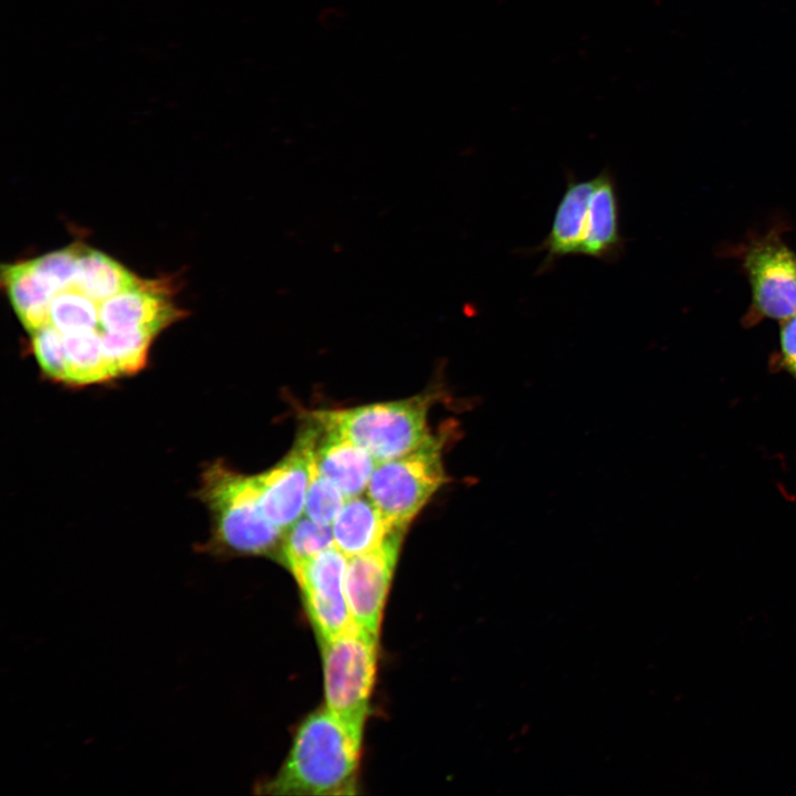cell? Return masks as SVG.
I'll use <instances>...</instances> for the list:
<instances>
[{
  "instance_id": "cell-1",
  "label": "cell",
  "mask_w": 796,
  "mask_h": 796,
  "mask_svg": "<svg viewBox=\"0 0 796 796\" xmlns=\"http://www.w3.org/2000/svg\"><path fill=\"white\" fill-rule=\"evenodd\" d=\"M363 731L327 708L308 715L275 777L262 786L275 795L352 794L358 769Z\"/></svg>"
},
{
  "instance_id": "cell-2",
  "label": "cell",
  "mask_w": 796,
  "mask_h": 796,
  "mask_svg": "<svg viewBox=\"0 0 796 796\" xmlns=\"http://www.w3.org/2000/svg\"><path fill=\"white\" fill-rule=\"evenodd\" d=\"M198 495L212 522L202 551L217 556H255L280 548L284 531L264 515L253 475L216 461L203 471Z\"/></svg>"
},
{
  "instance_id": "cell-3",
  "label": "cell",
  "mask_w": 796,
  "mask_h": 796,
  "mask_svg": "<svg viewBox=\"0 0 796 796\" xmlns=\"http://www.w3.org/2000/svg\"><path fill=\"white\" fill-rule=\"evenodd\" d=\"M431 400V395L423 394L313 415L366 450L378 463L412 451L430 436L427 418Z\"/></svg>"
},
{
  "instance_id": "cell-4",
  "label": "cell",
  "mask_w": 796,
  "mask_h": 796,
  "mask_svg": "<svg viewBox=\"0 0 796 796\" xmlns=\"http://www.w3.org/2000/svg\"><path fill=\"white\" fill-rule=\"evenodd\" d=\"M444 432L430 434L419 447L378 462L367 485V496L395 524L407 528L431 496L447 481L442 450Z\"/></svg>"
},
{
  "instance_id": "cell-5",
  "label": "cell",
  "mask_w": 796,
  "mask_h": 796,
  "mask_svg": "<svg viewBox=\"0 0 796 796\" xmlns=\"http://www.w3.org/2000/svg\"><path fill=\"white\" fill-rule=\"evenodd\" d=\"M321 645L326 708L363 731L377 668L378 636L352 621Z\"/></svg>"
},
{
  "instance_id": "cell-6",
  "label": "cell",
  "mask_w": 796,
  "mask_h": 796,
  "mask_svg": "<svg viewBox=\"0 0 796 796\" xmlns=\"http://www.w3.org/2000/svg\"><path fill=\"white\" fill-rule=\"evenodd\" d=\"M742 259L752 292L744 325L753 326L763 318L782 322L795 315L796 254L778 231L751 240L743 249Z\"/></svg>"
},
{
  "instance_id": "cell-7",
  "label": "cell",
  "mask_w": 796,
  "mask_h": 796,
  "mask_svg": "<svg viewBox=\"0 0 796 796\" xmlns=\"http://www.w3.org/2000/svg\"><path fill=\"white\" fill-rule=\"evenodd\" d=\"M346 557L333 546L291 569L321 643L353 621L345 594Z\"/></svg>"
},
{
  "instance_id": "cell-8",
  "label": "cell",
  "mask_w": 796,
  "mask_h": 796,
  "mask_svg": "<svg viewBox=\"0 0 796 796\" xmlns=\"http://www.w3.org/2000/svg\"><path fill=\"white\" fill-rule=\"evenodd\" d=\"M315 436L316 426L308 415L287 455L253 475L264 515L282 531L292 526L304 511Z\"/></svg>"
},
{
  "instance_id": "cell-9",
  "label": "cell",
  "mask_w": 796,
  "mask_h": 796,
  "mask_svg": "<svg viewBox=\"0 0 796 796\" xmlns=\"http://www.w3.org/2000/svg\"><path fill=\"white\" fill-rule=\"evenodd\" d=\"M404 534L397 533L379 548L347 562L345 594L352 620L377 636Z\"/></svg>"
},
{
  "instance_id": "cell-10",
  "label": "cell",
  "mask_w": 796,
  "mask_h": 796,
  "mask_svg": "<svg viewBox=\"0 0 796 796\" xmlns=\"http://www.w3.org/2000/svg\"><path fill=\"white\" fill-rule=\"evenodd\" d=\"M311 417L316 426L312 452L315 468L346 499L360 495L367 489L377 461L346 436L323 425L313 413Z\"/></svg>"
},
{
  "instance_id": "cell-11",
  "label": "cell",
  "mask_w": 796,
  "mask_h": 796,
  "mask_svg": "<svg viewBox=\"0 0 796 796\" xmlns=\"http://www.w3.org/2000/svg\"><path fill=\"white\" fill-rule=\"evenodd\" d=\"M178 317V310L158 282L142 281L100 303L102 332H160Z\"/></svg>"
},
{
  "instance_id": "cell-12",
  "label": "cell",
  "mask_w": 796,
  "mask_h": 796,
  "mask_svg": "<svg viewBox=\"0 0 796 796\" xmlns=\"http://www.w3.org/2000/svg\"><path fill=\"white\" fill-rule=\"evenodd\" d=\"M566 177V188L556 207L547 235L540 245L528 250L530 253L546 252L536 274L549 271L562 258L580 254L594 178L580 180L572 171H568Z\"/></svg>"
},
{
  "instance_id": "cell-13",
  "label": "cell",
  "mask_w": 796,
  "mask_h": 796,
  "mask_svg": "<svg viewBox=\"0 0 796 796\" xmlns=\"http://www.w3.org/2000/svg\"><path fill=\"white\" fill-rule=\"evenodd\" d=\"M627 240L620 232V201L615 175L604 168L594 177L580 254L607 263L625 252Z\"/></svg>"
},
{
  "instance_id": "cell-14",
  "label": "cell",
  "mask_w": 796,
  "mask_h": 796,
  "mask_svg": "<svg viewBox=\"0 0 796 796\" xmlns=\"http://www.w3.org/2000/svg\"><path fill=\"white\" fill-rule=\"evenodd\" d=\"M335 546L347 557L379 548L389 537L406 528L390 521L368 496L346 500L332 523Z\"/></svg>"
},
{
  "instance_id": "cell-15",
  "label": "cell",
  "mask_w": 796,
  "mask_h": 796,
  "mask_svg": "<svg viewBox=\"0 0 796 796\" xmlns=\"http://www.w3.org/2000/svg\"><path fill=\"white\" fill-rule=\"evenodd\" d=\"M1 280L18 318L30 334L48 325V307L54 291L30 261L2 265Z\"/></svg>"
},
{
  "instance_id": "cell-16",
  "label": "cell",
  "mask_w": 796,
  "mask_h": 796,
  "mask_svg": "<svg viewBox=\"0 0 796 796\" xmlns=\"http://www.w3.org/2000/svg\"><path fill=\"white\" fill-rule=\"evenodd\" d=\"M142 281L111 256L81 244L76 272L70 283L102 303Z\"/></svg>"
},
{
  "instance_id": "cell-17",
  "label": "cell",
  "mask_w": 796,
  "mask_h": 796,
  "mask_svg": "<svg viewBox=\"0 0 796 796\" xmlns=\"http://www.w3.org/2000/svg\"><path fill=\"white\" fill-rule=\"evenodd\" d=\"M63 342L67 358L69 384L91 385L116 377L106 358L101 331L65 334Z\"/></svg>"
},
{
  "instance_id": "cell-18",
  "label": "cell",
  "mask_w": 796,
  "mask_h": 796,
  "mask_svg": "<svg viewBox=\"0 0 796 796\" xmlns=\"http://www.w3.org/2000/svg\"><path fill=\"white\" fill-rule=\"evenodd\" d=\"M48 324L63 335L91 329L101 331L100 303L69 283L56 290L51 297Z\"/></svg>"
},
{
  "instance_id": "cell-19",
  "label": "cell",
  "mask_w": 796,
  "mask_h": 796,
  "mask_svg": "<svg viewBox=\"0 0 796 796\" xmlns=\"http://www.w3.org/2000/svg\"><path fill=\"white\" fill-rule=\"evenodd\" d=\"M158 333L148 328L102 332L104 352L116 377L135 374L144 367L151 342Z\"/></svg>"
},
{
  "instance_id": "cell-20",
  "label": "cell",
  "mask_w": 796,
  "mask_h": 796,
  "mask_svg": "<svg viewBox=\"0 0 796 796\" xmlns=\"http://www.w3.org/2000/svg\"><path fill=\"white\" fill-rule=\"evenodd\" d=\"M333 546L332 525L318 524L306 517L297 520L283 535L279 557L284 566L292 569Z\"/></svg>"
},
{
  "instance_id": "cell-21",
  "label": "cell",
  "mask_w": 796,
  "mask_h": 796,
  "mask_svg": "<svg viewBox=\"0 0 796 796\" xmlns=\"http://www.w3.org/2000/svg\"><path fill=\"white\" fill-rule=\"evenodd\" d=\"M346 500L342 491L317 471L312 459L304 506L306 517L318 524L332 525Z\"/></svg>"
},
{
  "instance_id": "cell-22",
  "label": "cell",
  "mask_w": 796,
  "mask_h": 796,
  "mask_svg": "<svg viewBox=\"0 0 796 796\" xmlns=\"http://www.w3.org/2000/svg\"><path fill=\"white\" fill-rule=\"evenodd\" d=\"M31 335L33 353L42 371L53 380L67 383V358L62 333L48 324Z\"/></svg>"
},
{
  "instance_id": "cell-23",
  "label": "cell",
  "mask_w": 796,
  "mask_h": 796,
  "mask_svg": "<svg viewBox=\"0 0 796 796\" xmlns=\"http://www.w3.org/2000/svg\"><path fill=\"white\" fill-rule=\"evenodd\" d=\"M80 248L81 244H73L30 260V263L34 271L55 292L72 281L77 268Z\"/></svg>"
},
{
  "instance_id": "cell-24",
  "label": "cell",
  "mask_w": 796,
  "mask_h": 796,
  "mask_svg": "<svg viewBox=\"0 0 796 796\" xmlns=\"http://www.w3.org/2000/svg\"><path fill=\"white\" fill-rule=\"evenodd\" d=\"M771 365L796 380V314L781 322L779 346L772 356Z\"/></svg>"
}]
</instances>
